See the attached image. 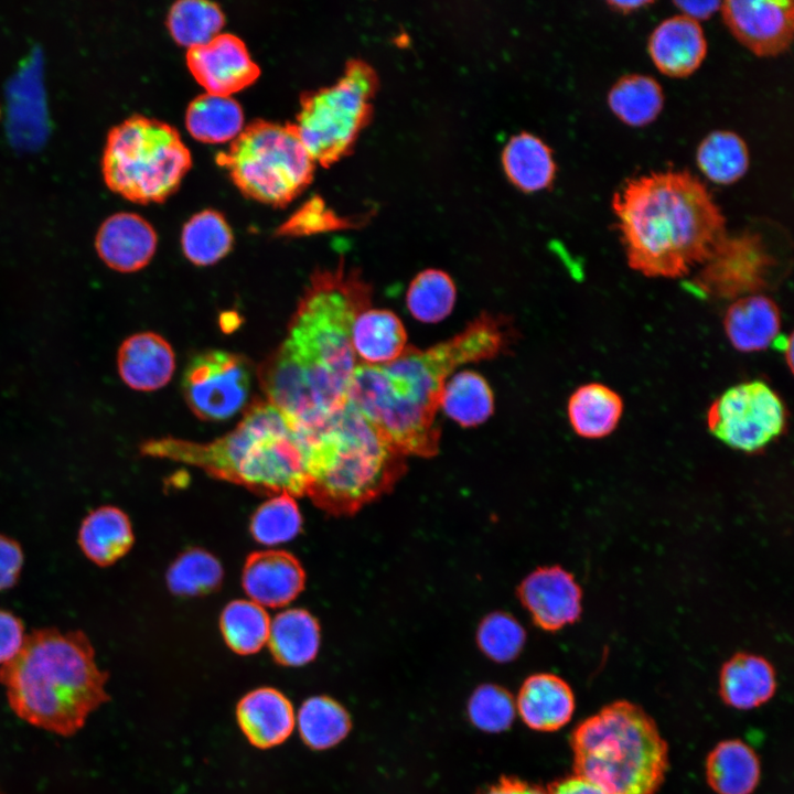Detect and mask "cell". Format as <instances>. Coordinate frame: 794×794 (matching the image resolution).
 I'll return each instance as SVG.
<instances>
[{"mask_svg":"<svg viewBox=\"0 0 794 794\" xmlns=\"http://www.w3.org/2000/svg\"><path fill=\"white\" fill-rule=\"evenodd\" d=\"M293 426L305 464V496L330 515L356 514L406 474L407 457L347 401L316 421Z\"/></svg>","mask_w":794,"mask_h":794,"instance_id":"obj_3","label":"cell"},{"mask_svg":"<svg viewBox=\"0 0 794 794\" xmlns=\"http://www.w3.org/2000/svg\"><path fill=\"white\" fill-rule=\"evenodd\" d=\"M236 717L247 740L259 749L281 744L296 725L292 704L271 687H260L246 694L237 705Z\"/></svg>","mask_w":794,"mask_h":794,"instance_id":"obj_20","label":"cell"},{"mask_svg":"<svg viewBox=\"0 0 794 794\" xmlns=\"http://www.w3.org/2000/svg\"><path fill=\"white\" fill-rule=\"evenodd\" d=\"M624 410L619 393L602 383L579 386L569 397L567 414L572 430L584 439H601L618 427Z\"/></svg>","mask_w":794,"mask_h":794,"instance_id":"obj_27","label":"cell"},{"mask_svg":"<svg viewBox=\"0 0 794 794\" xmlns=\"http://www.w3.org/2000/svg\"><path fill=\"white\" fill-rule=\"evenodd\" d=\"M0 794H6V792L0 787Z\"/></svg>","mask_w":794,"mask_h":794,"instance_id":"obj_51","label":"cell"},{"mask_svg":"<svg viewBox=\"0 0 794 794\" xmlns=\"http://www.w3.org/2000/svg\"><path fill=\"white\" fill-rule=\"evenodd\" d=\"M723 330L739 352L755 353L776 343L781 331L777 304L763 293L734 299L723 316Z\"/></svg>","mask_w":794,"mask_h":794,"instance_id":"obj_22","label":"cell"},{"mask_svg":"<svg viewBox=\"0 0 794 794\" xmlns=\"http://www.w3.org/2000/svg\"><path fill=\"white\" fill-rule=\"evenodd\" d=\"M217 161L248 197L285 206L311 182L314 160L293 124L256 120L247 125Z\"/></svg>","mask_w":794,"mask_h":794,"instance_id":"obj_9","label":"cell"},{"mask_svg":"<svg viewBox=\"0 0 794 794\" xmlns=\"http://www.w3.org/2000/svg\"><path fill=\"white\" fill-rule=\"evenodd\" d=\"M253 382L243 355L208 350L195 354L182 376V391L192 412L204 421H223L246 407Z\"/></svg>","mask_w":794,"mask_h":794,"instance_id":"obj_13","label":"cell"},{"mask_svg":"<svg viewBox=\"0 0 794 794\" xmlns=\"http://www.w3.org/2000/svg\"><path fill=\"white\" fill-rule=\"evenodd\" d=\"M781 269L764 237L743 230L720 240L689 286L704 297L734 300L773 288L783 277Z\"/></svg>","mask_w":794,"mask_h":794,"instance_id":"obj_12","label":"cell"},{"mask_svg":"<svg viewBox=\"0 0 794 794\" xmlns=\"http://www.w3.org/2000/svg\"><path fill=\"white\" fill-rule=\"evenodd\" d=\"M140 452L192 465L257 494H307L304 459L296 429L267 400H253L235 429L218 439L203 443L172 437L151 439L140 446Z\"/></svg>","mask_w":794,"mask_h":794,"instance_id":"obj_4","label":"cell"},{"mask_svg":"<svg viewBox=\"0 0 794 794\" xmlns=\"http://www.w3.org/2000/svg\"><path fill=\"white\" fill-rule=\"evenodd\" d=\"M351 343L356 358L368 365L389 364L408 346L400 319L393 311L371 307L355 318Z\"/></svg>","mask_w":794,"mask_h":794,"instance_id":"obj_26","label":"cell"},{"mask_svg":"<svg viewBox=\"0 0 794 794\" xmlns=\"http://www.w3.org/2000/svg\"><path fill=\"white\" fill-rule=\"evenodd\" d=\"M608 104L625 125L643 127L653 122L662 111L664 94L653 77L629 74L620 77L611 87Z\"/></svg>","mask_w":794,"mask_h":794,"instance_id":"obj_33","label":"cell"},{"mask_svg":"<svg viewBox=\"0 0 794 794\" xmlns=\"http://www.w3.org/2000/svg\"><path fill=\"white\" fill-rule=\"evenodd\" d=\"M675 6H677L682 14L687 15L691 18L693 20L699 22L700 20L708 19L711 17L717 10L720 9L721 2L720 1H675Z\"/></svg>","mask_w":794,"mask_h":794,"instance_id":"obj_47","label":"cell"},{"mask_svg":"<svg viewBox=\"0 0 794 794\" xmlns=\"http://www.w3.org/2000/svg\"><path fill=\"white\" fill-rule=\"evenodd\" d=\"M709 432L733 450L758 453L786 430L787 411L780 395L763 380L737 384L709 406Z\"/></svg>","mask_w":794,"mask_h":794,"instance_id":"obj_11","label":"cell"},{"mask_svg":"<svg viewBox=\"0 0 794 794\" xmlns=\"http://www.w3.org/2000/svg\"><path fill=\"white\" fill-rule=\"evenodd\" d=\"M133 541L130 518L114 505H100L89 511L77 532L82 554L98 567L115 565L129 552Z\"/></svg>","mask_w":794,"mask_h":794,"instance_id":"obj_23","label":"cell"},{"mask_svg":"<svg viewBox=\"0 0 794 794\" xmlns=\"http://www.w3.org/2000/svg\"><path fill=\"white\" fill-rule=\"evenodd\" d=\"M26 635L22 620L13 612L0 609V667L19 654Z\"/></svg>","mask_w":794,"mask_h":794,"instance_id":"obj_44","label":"cell"},{"mask_svg":"<svg viewBox=\"0 0 794 794\" xmlns=\"http://www.w3.org/2000/svg\"><path fill=\"white\" fill-rule=\"evenodd\" d=\"M516 706L512 697L502 688L484 685L478 688L469 702L471 721L481 730L500 732L507 729L514 720Z\"/></svg>","mask_w":794,"mask_h":794,"instance_id":"obj_43","label":"cell"},{"mask_svg":"<svg viewBox=\"0 0 794 794\" xmlns=\"http://www.w3.org/2000/svg\"><path fill=\"white\" fill-rule=\"evenodd\" d=\"M782 350L784 353L785 362L788 369L793 371V334H788L786 339H783Z\"/></svg>","mask_w":794,"mask_h":794,"instance_id":"obj_50","label":"cell"},{"mask_svg":"<svg viewBox=\"0 0 794 794\" xmlns=\"http://www.w3.org/2000/svg\"><path fill=\"white\" fill-rule=\"evenodd\" d=\"M154 228L140 215L118 212L99 226L95 247L100 259L119 272H135L144 268L157 249Z\"/></svg>","mask_w":794,"mask_h":794,"instance_id":"obj_17","label":"cell"},{"mask_svg":"<svg viewBox=\"0 0 794 794\" xmlns=\"http://www.w3.org/2000/svg\"><path fill=\"white\" fill-rule=\"evenodd\" d=\"M242 581L250 601L262 608H279L290 603L304 589L305 572L293 555L283 550H262L247 557Z\"/></svg>","mask_w":794,"mask_h":794,"instance_id":"obj_18","label":"cell"},{"mask_svg":"<svg viewBox=\"0 0 794 794\" xmlns=\"http://www.w3.org/2000/svg\"><path fill=\"white\" fill-rule=\"evenodd\" d=\"M650 56L669 77H687L701 65L707 41L699 22L677 14L662 21L648 39Z\"/></svg>","mask_w":794,"mask_h":794,"instance_id":"obj_19","label":"cell"},{"mask_svg":"<svg viewBox=\"0 0 794 794\" xmlns=\"http://www.w3.org/2000/svg\"><path fill=\"white\" fill-rule=\"evenodd\" d=\"M108 673L81 630L44 627L28 633L19 654L0 667L13 713L40 730L69 738L110 700Z\"/></svg>","mask_w":794,"mask_h":794,"instance_id":"obj_2","label":"cell"},{"mask_svg":"<svg viewBox=\"0 0 794 794\" xmlns=\"http://www.w3.org/2000/svg\"><path fill=\"white\" fill-rule=\"evenodd\" d=\"M503 165L512 182L524 191L548 186L556 171L550 149L530 133L513 137L503 151Z\"/></svg>","mask_w":794,"mask_h":794,"instance_id":"obj_32","label":"cell"},{"mask_svg":"<svg viewBox=\"0 0 794 794\" xmlns=\"http://www.w3.org/2000/svg\"><path fill=\"white\" fill-rule=\"evenodd\" d=\"M550 794H610L597 784L579 776L566 777L552 785Z\"/></svg>","mask_w":794,"mask_h":794,"instance_id":"obj_46","label":"cell"},{"mask_svg":"<svg viewBox=\"0 0 794 794\" xmlns=\"http://www.w3.org/2000/svg\"><path fill=\"white\" fill-rule=\"evenodd\" d=\"M219 625L227 646L237 654L249 655L267 643L270 619L261 605L250 600H234L224 608Z\"/></svg>","mask_w":794,"mask_h":794,"instance_id":"obj_37","label":"cell"},{"mask_svg":"<svg viewBox=\"0 0 794 794\" xmlns=\"http://www.w3.org/2000/svg\"><path fill=\"white\" fill-rule=\"evenodd\" d=\"M302 741L313 750H325L342 741L350 731L346 710L325 696L308 698L297 717Z\"/></svg>","mask_w":794,"mask_h":794,"instance_id":"obj_36","label":"cell"},{"mask_svg":"<svg viewBox=\"0 0 794 794\" xmlns=\"http://www.w3.org/2000/svg\"><path fill=\"white\" fill-rule=\"evenodd\" d=\"M517 710L533 729L554 731L565 726L575 710L569 685L552 674H536L526 679L517 699Z\"/></svg>","mask_w":794,"mask_h":794,"instance_id":"obj_25","label":"cell"},{"mask_svg":"<svg viewBox=\"0 0 794 794\" xmlns=\"http://www.w3.org/2000/svg\"><path fill=\"white\" fill-rule=\"evenodd\" d=\"M629 266L650 278H682L702 265L727 235L726 218L688 171L651 172L613 195Z\"/></svg>","mask_w":794,"mask_h":794,"instance_id":"obj_1","label":"cell"},{"mask_svg":"<svg viewBox=\"0 0 794 794\" xmlns=\"http://www.w3.org/2000/svg\"><path fill=\"white\" fill-rule=\"evenodd\" d=\"M696 162L699 170L713 183L732 184L740 180L749 168L748 147L733 131H712L699 143Z\"/></svg>","mask_w":794,"mask_h":794,"instance_id":"obj_34","label":"cell"},{"mask_svg":"<svg viewBox=\"0 0 794 794\" xmlns=\"http://www.w3.org/2000/svg\"><path fill=\"white\" fill-rule=\"evenodd\" d=\"M455 297L454 282L447 272L426 269L410 282L406 303L415 319L426 323H436L451 313Z\"/></svg>","mask_w":794,"mask_h":794,"instance_id":"obj_39","label":"cell"},{"mask_svg":"<svg viewBox=\"0 0 794 794\" xmlns=\"http://www.w3.org/2000/svg\"><path fill=\"white\" fill-rule=\"evenodd\" d=\"M24 552L15 539L0 534V592L13 588L21 576Z\"/></svg>","mask_w":794,"mask_h":794,"instance_id":"obj_45","label":"cell"},{"mask_svg":"<svg viewBox=\"0 0 794 794\" xmlns=\"http://www.w3.org/2000/svg\"><path fill=\"white\" fill-rule=\"evenodd\" d=\"M526 633L522 624L506 612H492L479 624L476 642L491 659L506 663L522 651Z\"/></svg>","mask_w":794,"mask_h":794,"instance_id":"obj_42","label":"cell"},{"mask_svg":"<svg viewBox=\"0 0 794 794\" xmlns=\"http://www.w3.org/2000/svg\"><path fill=\"white\" fill-rule=\"evenodd\" d=\"M576 774L610 794H656L668 768V748L637 705L614 701L573 731Z\"/></svg>","mask_w":794,"mask_h":794,"instance_id":"obj_5","label":"cell"},{"mask_svg":"<svg viewBox=\"0 0 794 794\" xmlns=\"http://www.w3.org/2000/svg\"><path fill=\"white\" fill-rule=\"evenodd\" d=\"M118 373L130 388L152 391L165 386L175 369V356L170 343L153 332L127 337L118 350Z\"/></svg>","mask_w":794,"mask_h":794,"instance_id":"obj_21","label":"cell"},{"mask_svg":"<svg viewBox=\"0 0 794 794\" xmlns=\"http://www.w3.org/2000/svg\"><path fill=\"white\" fill-rule=\"evenodd\" d=\"M485 794H547L543 790L514 781H502Z\"/></svg>","mask_w":794,"mask_h":794,"instance_id":"obj_48","label":"cell"},{"mask_svg":"<svg viewBox=\"0 0 794 794\" xmlns=\"http://www.w3.org/2000/svg\"><path fill=\"white\" fill-rule=\"evenodd\" d=\"M185 124L196 140L221 143L240 133L244 114L240 105L230 96L205 93L190 103Z\"/></svg>","mask_w":794,"mask_h":794,"instance_id":"obj_30","label":"cell"},{"mask_svg":"<svg viewBox=\"0 0 794 794\" xmlns=\"http://www.w3.org/2000/svg\"><path fill=\"white\" fill-rule=\"evenodd\" d=\"M302 526V517L294 497L288 494L271 496L251 517L250 533L260 544L272 546L294 538Z\"/></svg>","mask_w":794,"mask_h":794,"instance_id":"obj_41","label":"cell"},{"mask_svg":"<svg viewBox=\"0 0 794 794\" xmlns=\"http://www.w3.org/2000/svg\"><path fill=\"white\" fill-rule=\"evenodd\" d=\"M186 64L206 93L230 96L259 76L245 43L234 34L219 33L208 43L187 49Z\"/></svg>","mask_w":794,"mask_h":794,"instance_id":"obj_15","label":"cell"},{"mask_svg":"<svg viewBox=\"0 0 794 794\" xmlns=\"http://www.w3.org/2000/svg\"><path fill=\"white\" fill-rule=\"evenodd\" d=\"M372 289L361 273L342 266L320 271L291 319L285 342L316 376L347 391L358 364L351 330L358 313L371 307Z\"/></svg>","mask_w":794,"mask_h":794,"instance_id":"obj_6","label":"cell"},{"mask_svg":"<svg viewBox=\"0 0 794 794\" xmlns=\"http://www.w3.org/2000/svg\"><path fill=\"white\" fill-rule=\"evenodd\" d=\"M371 92V73L352 64L336 84L301 97L293 125L314 161L328 165L350 148L364 121Z\"/></svg>","mask_w":794,"mask_h":794,"instance_id":"obj_10","label":"cell"},{"mask_svg":"<svg viewBox=\"0 0 794 794\" xmlns=\"http://www.w3.org/2000/svg\"><path fill=\"white\" fill-rule=\"evenodd\" d=\"M439 406L452 420L463 427L485 422L494 411V397L485 378L472 371H463L446 382Z\"/></svg>","mask_w":794,"mask_h":794,"instance_id":"obj_31","label":"cell"},{"mask_svg":"<svg viewBox=\"0 0 794 794\" xmlns=\"http://www.w3.org/2000/svg\"><path fill=\"white\" fill-rule=\"evenodd\" d=\"M223 580V568L210 552L193 548L179 556L168 570L170 591L179 596H201L216 590Z\"/></svg>","mask_w":794,"mask_h":794,"instance_id":"obj_40","label":"cell"},{"mask_svg":"<svg viewBox=\"0 0 794 794\" xmlns=\"http://www.w3.org/2000/svg\"><path fill=\"white\" fill-rule=\"evenodd\" d=\"M267 643L272 657L280 665L303 666L313 661L318 654L319 623L307 610H285L270 622Z\"/></svg>","mask_w":794,"mask_h":794,"instance_id":"obj_28","label":"cell"},{"mask_svg":"<svg viewBox=\"0 0 794 794\" xmlns=\"http://www.w3.org/2000/svg\"><path fill=\"white\" fill-rule=\"evenodd\" d=\"M191 154L176 129L132 115L111 127L101 157L106 185L136 203L162 202L179 187Z\"/></svg>","mask_w":794,"mask_h":794,"instance_id":"obj_8","label":"cell"},{"mask_svg":"<svg viewBox=\"0 0 794 794\" xmlns=\"http://www.w3.org/2000/svg\"><path fill=\"white\" fill-rule=\"evenodd\" d=\"M233 240L234 236L226 219L212 210L192 216L181 235L183 253L196 266H210L219 261L230 251Z\"/></svg>","mask_w":794,"mask_h":794,"instance_id":"obj_35","label":"cell"},{"mask_svg":"<svg viewBox=\"0 0 794 794\" xmlns=\"http://www.w3.org/2000/svg\"><path fill=\"white\" fill-rule=\"evenodd\" d=\"M760 775L757 753L741 740L721 741L708 754L706 777L718 794H751Z\"/></svg>","mask_w":794,"mask_h":794,"instance_id":"obj_29","label":"cell"},{"mask_svg":"<svg viewBox=\"0 0 794 794\" xmlns=\"http://www.w3.org/2000/svg\"><path fill=\"white\" fill-rule=\"evenodd\" d=\"M775 689V670L762 656L738 653L720 670L719 693L730 707L740 710L757 708L770 700Z\"/></svg>","mask_w":794,"mask_h":794,"instance_id":"obj_24","label":"cell"},{"mask_svg":"<svg viewBox=\"0 0 794 794\" xmlns=\"http://www.w3.org/2000/svg\"><path fill=\"white\" fill-rule=\"evenodd\" d=\"M224 22L221 8L204 0L176 1L168 15L172 37L187 49L208 43L219 34Z\"/></svg>","mask_w":794,"mask_h":794,"instance_id":"obj_38","label":"cell"},{"mask_svg":"<svg viewBox=\"0 0 794 794\" xmlns=\"http://www.w3.org/2000/svg\"><path fill=\"white\" fill-rule=\"evenodd\" d=\"M719 10L732 35L758 56H776L792 43L794 6L790 0H727Z\"/></svg>","mask_w":794,"mask_h":794,"instance_id":"obj_14","label":"cell"},{"mask_svg":"<svg viewBox=\"0 0 794 794\" xmlns=\"http://www.w3.org/2000/svg\"><path fill=\"white\" fill-rule=\"evenodd\" d=\"M607 3L612 10L621 12L623 14H627V13L634 12L636 10H640L643 7L653 4L652 1H646V0H644V1L643 0L608 1Z\"/></svg>","mask_w":794,"mask_h":794,"instance_id":"obj_49","label":"cell"},{"mask_svg":"<svg viewBox=\"0 0 794 794\" xmlns=\"http://www.w3.org/2000/svg\"><path fill=\"white\" fill-rule=\"evenodd\" d=\"M514 337L509 319L483 312L451 339L420 350L408 345L394 362L380 365L385 395L398 409L436 421L441 393L460 365L504 353Z\"/></svg>","mask_w":794,"mask_h":794,"instance_id":"obj_7","label":"cell"},{"mask_svg":"<svg viewBox=\"0 0 794 794\" xmlns=\"http://www.w3.org/2000/svg\"><path fill=\"white\" fill-rule=\"evenodd\" d=\"M516 594L534 623L545 631L573 624L582 611L581 588L560 566L535 569L519 583Z\"/></svg>","mask_w":794,"mask_h":794,"instance_id":"obj_16","label":"cell"}]
</instances>
